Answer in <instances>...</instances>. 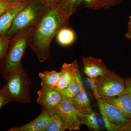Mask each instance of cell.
<instances>
[{
	"label": "cell",
	"mask_w": 131,
	"mask_h": 131,
	"mask_svg": "<svg viewBox=\"0 0 131 131\" xmlns=\"http://www.w3.org/2000/svg\"><path fill=\"white\" fill-rule=\"evenodd\" d=\"M73 14L58 4L49 6L33 27L28 38V46L34 52L40 62L49 58L52 40L61 29L67 26Z\"/></svg>",
	"instance_id": "1"
},
{
	"label": "cell",
	"mask_w": 131,
	"mask_h": 131,
	"mask_svg": "<svg viewBox=\"0 0 131 131\" xmlns=\"http://www.w3.org/2000/svg\"><path fill=\"white\" fill-rule=\"evenodd\" d=\"M33 27L21 31L11 38L7 51L0 60V73L6 80L21 64V59L28 46V38Z\"/></svg>",
	"instance_id": "2"
},
{
	"label": "cell",
	"mask_w": 131,
	"mask_h": 131,
	"mask_svg": "<svg viewBox=\"0 0 131 131\" xmlns=\"http://www.w3.org/2000/svg\"><path fill=\"white\" fill-rule=\"evenodd\" d=\"M49 6L45 0H31L16 15L5 35L12 37L21 31L34 26Z\"/></svg>",
	"instance_id": "3"
},
{
	"label": "cell",
	"mask_w": 131,
	"mask_h": 131,
	"mask_svg": "<svg viewBox=\"0 0 131 131\" xmlns=\"http://www.w3.org/2000/svg\"><path fill=\"white\" fill-rule=\"evenodd\" d=\"M5 86L9 94L11 102L28 104L31 103L29 88L32 84L21 64L6 79Z\"/></svg>",
	"instance_id": "4"
},
{
	"label": "cell",
	"mask_w": 131,
	"mask_h": 131,
	"mask_svg": "<svg viewBox=\"0 0 131 131\" xmlns=\"http://www.w3.org/2000/svg\"><path fill=\"white\" fill-rule=\"evenodd\" d=\"M125 79L114 72L108 71L96 78L97 94L95 98L104 100L118 96L125 92Z\"/></svg>",
	"instance_id": "5"
},
{
	"label": "cell",
	"mask_w": 131,
	"mask_h": 131,
	"mask_svg": "<svg viewBox=\"0 0 131 131\" xmlns=\"http://www.w3.org/2000/svg\"><path fill=\"white\" fill-rule=\"evenodd\" d=\"M53 110L63 119L69 130H79L81 125H82L80 110L70 101L63 98L60 103Z\"/></svg>",
	"instance_id": "6"
},
{
	"label": "cell",
	"mask_w": 131,
	"mask_h": 131,
	"mask_svg": "<svg viewBox=\"0 0 131 131\" xmlns=\"http://www.w3.org/2000/svg\"><path fill=\"white\" fill-rule=\"evenodd\" d=\"M96 99L101 114L108 120L121 129L129 124L130 118L125 116L116 106L103 100Z\"/></svg>",
	"instance_id": "7"
},
{
	"label": "cell",
	"mask_w": 131,
	"mask_h": 131,
	"mask_svg": "<svg viewBox=\"0 0 131 131\" xmlns=\"http://www.w3.org/2000/svg\"><path fill=\"white\" fill-rule=\"evenodd\" d=\"M37 94V102L48 111L54 110L63 99L60 91L52 88L42 87Z\"/></svg>",
	"instance_id": "8"
},
{
	"label": "cell",
	"mask_w": 131,
	"mask_h": 131,
	"mask_svg": "<svg viewBox=\"0 0 131 131\" xmlns=\"http://www.w3.org/2000/svg\"><path fill=\"white\" fill-rule=\"evenodd\" d=\"M84 72L87 77L96 78L109 70L101 59L93 57H82Z\"/></svg>",
	"instance_id": "9"
},
{
	"label": "cell",
	"mask_w": 131,
	"mask_h": 131,
	"mask_svg": "<svg viewBox=\"0 0 131 131\" xmlns=\"http://www.w3.org/2000/svg\"><path fill=\"white\" fill-rule=\"evenodd\" d=\"M50 118L49 111L43 108L40 114L32 121L24 125L13 127L9 131H45Z\"/></svg>",
	"instance_id": "10"
},
{
	"label": "cell",
	"mask_w": 131,
	"mask_h": 131,
	"mask_svg": "<svg viewBox=\"0 0 131 131\" xmlns=\"http://www.w3.org/2000/svg\"><path fill=\"white\" fill-rule=\"evenodd\" d=\"M79 70L77 60L71 63H63L61 69V77L57 84L56 89L60 91L67 88L72 82L75 73Z\"/></svg>",
	"instance_id": "11"
},
{
	"label": "cell",
	"mask_w": 131,
	"mask_h": 131,
	"mask_svg": "<svg viewBox=\"0 0 131 131\" xmlns=\"http://www.w3.org/2000/svg\"><path fill=\"white\" fill-rule=\"evenodd\" d=\"M80 112L82 124L86 126L90 130L97 131L103 128L101 116L94 113L91 107L80 110Z\"/></svg>",
	"instance_id": "12"
},
{
	"label": "cell",
	"mask_w": 131,
	"mask_h": 131,
	"mask_svg": "<svg viewBox=\"0 0 131 131\" xmlns=\"http://www.w3.org/2000/svg\"><path fill=\"white\" fill-rule=\"evenodd\" d=\"M30 1L23 3L20 5L12 8L0 16V36L5 35L10 28L16 15Z\"/></svg>",
	"instance_id": "13"
},
{
	"label": "cell",
	"mask_w": 131,
	"mask_h": 131,
	"mask_svg": "<svg viewBox=\"0 0 131 131\" xmlns=\"http://www.w3.org/2000/svg\"><path fill=\"white\" fill-rule=\"evenodd\" d=\"M103 100L116 106L125 116L131 118V97L125 92L118 96Z\"/></svg>",
	"instance_id": "14"
},
{
	"label": "cell",
	"mask_w": 131,
	"mask_h": 131,
	"mask_svg": "<svg viewBox=\"0 0 131 131\" xmlns=\"http://www.w3.org/2000/svg\"><path fill=\"white\" fill-rule=\"evenodd\" d=\"M81 77L79 70L75 73L70 84L65 89L60 91L62 98L70 101L77 95L83 88Z\"/></svg>",
	"instance_id": "15"
},
{
	"label": "cell",
	"mask_w": 131,
	"mask_h": 131,
	"mask_svg": "<svg viewBox=\"0 0 131 131\" xmlns=\"http://www.w3.org/2000/svg\"><path fill=\"white\" fill-rule=\"evenodd\" d=\"M61 75V71L57 72L55 70L45 71L39 73V77L41 80V86L56 89Z\"/></svg>",
	"instance_id": "16"
},
{
	"label": "cell",
	"mask_w": 131,
	"mask_h": 131,
	"mask_svg": "<svg viewBox=\"0 0 131 131\" xmlns=\"http://www.w3.org/2000/svg\"><path fill=\"white\" fill-rule=\"evenodd\" d=\"M49 111L50 120L45 131H64L68 129L64 121L57 113L54 110Z\"/></svg>",
	"instance_id": "17"
},
{
	"label": "cell",
	"mask_w": 131,
	"mask_h": 131,
	"mask_svg": "<svg viewBox=\"0 0 131 131\" xmlns=\"http://www.w3.org/2000/svg\"><path fill=\"white\" fill-rule=\"evenodd\" d=\"M95 0H60L58 5L61 7L74 14L77 10L86 8Z\"/></svg>",
	"instance_id": "18"
},
{
	"label": "cell",
	"mask_w": 131,
	"mask_h": 131,
	"mask_svg": "<svg viewBox=\"0 0 131 131\" xmlns=\"http://www.w3.org/2000/svg\"><path fill=\"white\" fill-rule=\"evenodd\" d=\"M57 40L59 45L68 46L72 45L76 39L75 32L71 28L66 27L61 29L56 35Z\"/></svg>",
	"instance_id": "19"
},
{
	"label": "cell",
	"mask_w": 131,
	"mask_h": 131,
	"mask_svg": "<svg viewBox=\"0 0 131 131\" xmlns=\"http://www.w3.org/2000/svg\"><path fill=\"white\" fill-rule=\"evenodd\" d=\"M70 101L76 107L80 110L91 107L88 95L84 87Z\"/></svg>",
	"instance_id": "20"
},
{
	"label": "cell",
	"mask_w": 131,
	"mask_h": 131,
	"mask_svg": "<svg viewBox=\"0 0 131 131\" xmlns=\"http://www.w3.org/2000/svg\"><path fill=\"white\" fill-rule=\"evenodd\" d=\"M123 0H95L87 5L88 9L98 10L103 8L108 9L120 4Z\"/></svg>",
	"instance_id": "21"
},
{
	"label": "cell",
	"mask_w": 131,
	"mask_h": 131,
	"mask_svg": "<svg viewBox=\"0 0 131 131\" xmlns=\"http://www.w3.org/2000/svg\"><path fill=\"white\" fill-rule=\"evenodd\" d=\"M11 38L5 35L0 36V60L5 56L7 51Z\"/></svg>",
	"instance_id": "22"
},
{
	"label": "cell",
	"mask_w": 131,
	"mask_h": 131,
	"mask_svg": "<svg viewBox=\"0 0 131 131\" xmlns=\"http://www.w3.org/2000/svg\"><path fill=\"white\" fill-rule=\"evenodd\" d=\"M23 3L24 2H10L7 1H0V16L12 8L20 5Z\"/></svg>",
	"instance_id": "23"
},
{
	"label": "cell",
	"mask_w": 131,
	"mask_h": 131,
	"mask_svg": "<svg viewBox=\"0 0 131 131\" xmlns=\"http://www.w3.org/2000/svg\"><path fill=\"white\" fill-rule=\"evenodd\" d=\"M11 101L10 96L5 86L0 89V108Z\"/></svg>",
	"instance_id": "24"
},
{
	"label": "cell",
	"mask_w": 131,
	"mask_h": 131,
	"mask_svg": "<svg viewBox=\"0 0 131 131\" xmlns=\"http://www.w3.org/2000/svg\"><path fill=\"white\" fill-rule=\"evenodd\" d=\"M103 127L108 131H119L121 127L117 126L108 120L103 115H101Z\"/></svg>",
	"instance_id": "25"
},
{
	"label": "cell",
	"mask_w": 131,
	"mask_h": 131,
	"mask_svg": "<svg viewBox=\"0 0 131 131\" xmlns=\"http://www.w3.org/2000/svg\"><path fill=\"white\" fill-rule=\"evenodd\" d=\"M85 81L89 88L93 91L94 95L95 97L97 94V88H96V78L88 77L86 78Z\"/></svg>",
	"instance_id": "26"
},
{
	"label": "cell",
	"mask_w": 131,
	"mask_h": 131,
	"mask_svg": "<svg viewBox=\"0 0 131 131\" xmlns=\"http://www.w3.org/2000/svg\"><path fill=\"white\" fill-rule=\"evenodd\" d=\"M125 93L131 97V77L125 79Z\"/></svg>",
	"instance_id": "27"
},
{
	"label": "cell",
	"mask_w": 131,
	"mask_h": 131,
	"mask_svg": "<svg viewBox=\"0 0 131 131\" xmlns=\"http://www.w3.org/2000/svg\"><path fill=\"white\" fill-rule=\"evenodd\" d=\"M128 28L125 35V37L127 39H131V16H129L128 22Z\"/></svg>",
	"instance_id": "28"
},
{
	"label": "cell",
	"mask_w": 131,
	"mask_h": 131,
	"mask_svg": "<svg viewBox=\"0 0 131 131\" xmlns=\"http://www.w3.org/2000/svg\"><path fill=\"white\" fill-rule=\"evenodd\" d=\"M119 131H131V118L129 124L122 127Z\"/></svg>",
	"instance_id": "29"
},
{
	"label": "cell",
	"mask_w": 131,
	"mask_h": 131,
	"mask_svg": "<svg viewBox=\"0 0 131 131\" xmlns=\"http://www.w3.org/2000/svg\"><path fill=\"white\" fill-rule=\"evenodd\" d=\"M45 1L49 6L57 5L59 2V0H45Z\"/></svg>",
	"instance_id": "30"
},
{
	"label": "cell",
	"mask_w": 131,
	"mask_h": 131,
	"mask_svg": "<svg viewBox=\"0 0 131 131\" xmlns=\"http://www.w3.org/2000/svg\"><path fill=\"white\" fill-rule=\"evenodd\" d=\"M30 1H31V0H7V1L13 3L24 2Z\"/></svg>",
	"instance_id": "31"
},
{
	"label": "cell",
	"mask_w": 131,
	"mask_h": 131,
	"mask_svg": "<svg viewBox=\"0 0 131 131\" xmlns=\"http://www.w3.org/2000/svg\"><path fill=\"white\" fill-rule=\"evenodd\" d=\"M0 1H7V0H0Z\"/></svg>",
	"instance_id": "32"
},
{
	"label": "cell",
	"mask_w": 131,
	"mask_h": 131,
	"mask_svg": "<svg viewBox=\"0 0 131 131\" xmlns=\"http://www.w3.org/2000/svg\"><path fill=\"white\" fill-rule=\"evenodd\" d=\"M59 1H60V0H59Z\"/></svg>",
	"instance_id": "33"
}]
</instances>
